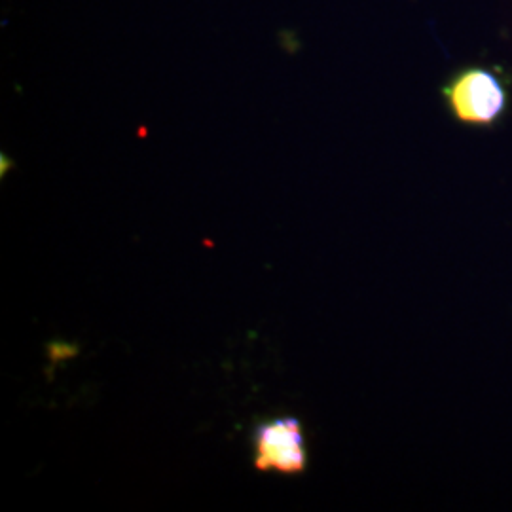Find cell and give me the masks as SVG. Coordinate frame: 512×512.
Returning a JSON list of instances; mask_svg holds the SVG:
<instances>
[{
  "label": "cell",
  "instance_id": "6da1fadb",
  "mask_svg": "<svg viewBox=\"0 0 512 512\" xmlns=\"http://www.w3.org/2000/svg\"><path fill=\"white\" fill-rule=\"evenodd\" d=\"M440 95L452 120L465 128H497L511 110L507 74L486 65L459 67L446 78Z\"/></svg>",
  "mask_w": 512,
  "mask_h": 512
},
{
  "label": "cell",
  "instance_id": "7a4b0ae2",
  "mask_svg": "<svg viewBox=\"0 0 512 512\" xmlns=\"http://www.w3.org/2000/svg\"><path fill=\"white\" fill-rule=\"evenodd\" d=\"M253 446L256 471L302 475L308 469L304 427L296 418H275L256 425Z\"/></svg>",
  "mask_w": 512,
  "mask_h": 512
}]
</instances>
